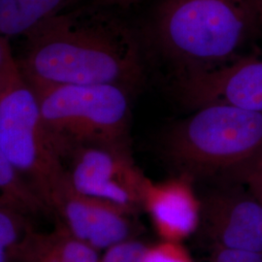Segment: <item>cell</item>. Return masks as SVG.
Listing matches in <instances>:
<instances>
[{"label":"cell","instance_id":"9a60e30c","mask_svg":"<svg viewBox=\"0 0 262 262\" xmlns=\"http://www.w3.org/2000/svg\"><path fill=\"white\" fill-rule=\"evenodd\" d=\"M141 262H194L181 242L161 240L146 246Z\"/></svg>","mask_w":262,"mask_h":262},{"label":"cell","instance_id":"e0dca14e","mask_svg":"<svg viewBox=\"0 0 262 262\" xmlns=\"http://www.w3.org/2000/svg\"><path fill=\"white\" fill-rule=\"evenodd\" d=\"M208 262H262V253L213 246Z\"/></svg>","mask_w":262,"mask_h":262},{"label":"cell","instance_id":"d6986e66","mask_svg":"<svg viewBox=\"0 0 262 262\" xmlns=\"http://www.w3.org/2000/svg\"><path fill=\"white\" fill-rule=\"evenodd\" d=\"M17 64V58L13 55L9 39L0 34V85Z\"/></svg>","mask_w":262,"mask_h":262},{"label":"cell","instance_id":"7c38bea8","mask_svg":"<svg viewBox=\"0 0 262 262\" xmlns=\"http://www.w3.org/2000/svg\"><path fill=\"white\" fill-rule=\"evenodd\" d=\"M69 0H0V34L26 36L42 21L62 11Z\"/></svg>","mask_w":262,"mask_h":262},{"label":"cell","instance_id":"8fae6325","mask_svg":"<svg viewBox=\"0 0 262 262\" xmlns=\"http://www.w3.org/2000/svg\"><path fill=\"white\" fill-rule=\"evenodd\" d=\"M12 262H101V253L58 224L49 231L29 226L12 253Z\"/></svg>","mask_w":262,"mask_h":262},{"label":"cell","instance_id":"277c9868","mask_svg":"<svg viewBox=\"0 0 262 262\" xmlns=\"http://www.w3.org/2000/svg\"><path fill=\"white\" fill-rule=\"evenodd\" d=\"M48 132L63 159L89 145L129 144L131 94L115 84L34 89Z\"/></svg>","mask_w":262,"mask_h":262},{"label":"cell","instance_id":"6da1fadb","mask_svg":"<svg viewBox=\"0 0 262 262\" xmlns=\"http://www.w3.org/2000/svg\"><path fill=\"white\" fill-rule=\"evenodd\" d=\"M121 10L77 4L28 33L19 71L33 89L55 84L140 86L144 64L135 28Z\"/></svg>","mask_w":262,"mask_h":262},{"label":"cell","instance_id":"52a82bcc","mask_svg":"<svg viewBox=\"0 0 262 262\" xmlns=\"http://www.w3.org/2000/svg\"><path fill=\"white\" fill-rule=\"evenodd\" d=\"M176 89L181 100L194 110L224 104L262 112V52L212 69L179 74Z\"/></svg>","mask_w":262,"mask_h":262},{"label":"cell","instance_id":"4fadbf2b","mask_svg":"<svg viewBox=\"0 0 262 262\" xmlns=\"http://www.w3.org/2000/svg\"><path fill=\"white\" fill-rule=\"evenodd\" d=\"M0 207L25 216L50 213L34 190L21 178L0 148Z\"/></svg>","mask_w":262,"mask_h":262},{"label":"cell","instance_id":"9c48e42d","mask_svg":"<svg viewBox=\"0 0 262 262\" xmlns=\"http://www.w3.org/2000/svg\"><path fill=\"white\" fill-rule=\"evenodd\" d=\"M202 219L213 246L262 253V202L248 188L212 192L202 202Z\"/></svg>","mask_w":262,"mask_h":262},{"label":"cell","instance_id":"5bb4252c","mask_svg":"<svg viewBox=\"0 0 262 262\" xmlns=\"http://www.w3.org/2000/svg\"><path fill=\"white\" fill-rule=\"evenodd\" d=\"M28 217L0 207V262H12V253L28 231Z\"/></svg>","mask_w":262,"mask_h":262},{"label":"cell","instance_id":"5b68a950","mask_svg":"<svg viewBox=\"0 0 262 262\" xmlns=\"http://www.w3.org/2000/svg\"><path fill=\"white\" fill-rule=\"evenodd\" d=\"M0 148L51 213L68 183L66 159L50 136L36 93L18 64L0 85Z\"/></svg>","mask_w":262,"mask_h":262},{"label":"cell","instance_id":"2e32d148","mask_svg":"<svg viewBox=\"0 0 262 262\" xmlns=\"http://www.w3.org/2000/svg\"><path fill=\"white\" fill-rule=\"evenodd\" d=\"M146 245L135 237L122 241L101 253V262H141Z\"/></svg>","mask_w":262,"mask_h":262},{"label":"cell","instance_id":"3957f363","mask_svg":"<svg viewBox=\"0 0 262 262\" xmlns=\"http://www.w3.org/2000/svg\"><path fill=\"white\" fill-rule=\"evenodd\" d=\"M166 157L179 174L239 177L262 154V112L212 104L167 133Z\"/></svg>","mask_w":262,"mask_h":262},{"label":"cell","instance_id":"30bf717a","mask_svg":"<svg viewBox=\"0 0 262 262\" xmlns=\"http://www.w3.org/2000/svg\"><path fill=\"white\" fill-rule=\"evenodd\" d=\"M142 208L165 241L182 243L196 231L202 220V202L193 188V178L186 174L161 182L149 179Z\"/></svg>","mask_w":262,"mask_h":262},{"label":"cell","instance_id":"ffe728a7","mask_svg":"<svg viewBox=\"0 0 262 262\" xmlns=\"http://www.w3.org/2000/svg\"><path fill=\"white\" fill-rule=\"evenodd\" d=\"M147 0H69L67 7L77 4H93L104 7H110L114 9L126 10L136 6Z\"/></svg>","mask_w":262,"mask_h":262},{"label":"cell","instance_id":"ba28073f","mask_svg":"<svg viewBox=\"0 0 262 262\" xmlns=\"http://www.w3.org/2000/svg\"><path fill=\"white\" fill-rule=\"evenodd\" d=\"M51 214L70 234L100 253L136 234L134 213L77 191L69 180L53 203Z\"/></svg>","mask_w":262,"mask_h":262},{"label":"cell","instance_id":"7a4b0ae2","mask_svg":"<svg viewBox=\"0 0 262 262\" xmlns=\"http://www.w3.org/2000/svg\"><path fill=\"white\" fill-rule=\"evenodd\" d=\"M149 26L179 74L234 60L261 27L253 0H158Z\"/></svg>","mask_w":262,"mask_h":262},{"label":"cell","instance_id":"44dd1931","mask_svg":"<svg viewBox=\"0 0 262 262\" xmlns=\"http://www.w3.org/2000/svg\"><path fill=\"white\" fill-rule=\"evenodd\" d=\"M253 1H254V5H255V9L257 12L260 26L262 27V0H253Z\"/></svg>","mask_w":262,"mask_h":262},{"label":"cell","instance_id":"8992f818","mask_svg":"<svg viewBox=\"0 0 262 262\" xmlns=\"http://www.w3.org/2000/svg\"><path fill=\"white\" fill-rule=\"evenodd\" d=\"M68 180L77 191L115 203L136 214L142 208L147 178L129 144L89 145L66 159Z\"/></svg>","mask_w":262,"mask_h":262},{"label":"cell","instance_id":"ac0fdd59","mask_svg":"<svg viewBox=\"0 0 262 262\" xmlns=\"http://www.w3.org/2000/svg\"><path fill=\"white\" fill-rule=\"evenodd\" d=\"M247 188L262 202V154L239 176Z\"/></svg>","mask_w":262,"mask_h":262}]
</instances>
